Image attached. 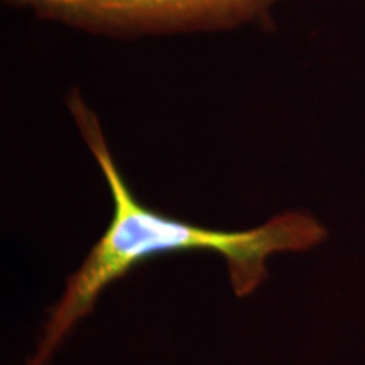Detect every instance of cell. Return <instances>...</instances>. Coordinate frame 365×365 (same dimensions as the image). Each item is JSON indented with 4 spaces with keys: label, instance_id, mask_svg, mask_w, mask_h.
<instances>
[{
    "label": "cell",
    "instance_id": "1",
    "mask_svg": "<svg viewBox=\"0 0 365 365\" xmlns=\"http://www.w3.org/2000/svg\"><path fill=\"white\" fill-rule=\"evenodd\" d=\"M65 105L102 171L113 212L83 264L66 279L65 293L49 309L38 350L26 365H48L68 333L93 312L100 294L140 264L163 255L215 252L225 257L234 293L247 298L267 279L269 255L303 252L327 239L325 227L304 212H282L247 230H217L148 207L125 181L102 120L76 86L66 93Z\"/></svg>",
    "mask_w": 365,
    "mask_h": 365
},
{
    "label": "cell",
    "instance_id": "2",
    "mask_svg": "<svg viewBox=\"0 0 365 365\" xmlns=\"http://www.w3.org/2000/svg\"><path fill=\"white\" fill-rule=\"evenodd\" d=\"M282 0H2L78 33L112 41L232 33L272 27Z\"/></svg>",
    "mask_w": 365,
    "mask_h": 365
}]
</instances>
